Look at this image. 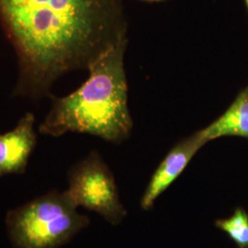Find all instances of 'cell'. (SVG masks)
<instances>
[{
  "mask_svg": "<svg viewBox=\"0 0 248 248\" xmlns=\"http://www.w3.org/2000/svg\"><path fill=\"white\" fill-rule=\"evenodd\" d=\"M216 226L226 232L239 248H248V215L243 209H236L226 219L218 220Z\"/></svg>",
  "mask_w": 248,
  "mask_h": 248,
  "instance_id": "cell-8",
  "label": "cell"
},
{
  "mask_svg": "<svg viewBox=\"0 0 248 248\" xmlns=\"http://www.w3.org/2000/svg\"><path fill=\"white\" fill-rule=\"evenodd\" d=\"M144 1H151V2H155V1H162V0H144Z\"/></svg>",
  "mask_w": 248,
  "mask_h": 248,
  "instance_id": "cell-9",
  "label": "cell"
},
{
  "mask_svg": "<svg viewBox=\"0 0 248 248\" xmlns=\"http://www.w3.org/2000/svg\"><path fill=\"white\" fill-rule=\"evenodd\" d=\"M246 1V4H247V6H248V0H245Z\"/></svg>",
  "mask_w": 248,
  "mask_h": 248,
  "instance_id": "cell-10",
  "label": "cell"
},
{
  "mask_svg": "<svg viewBox=\"0 0 248 248\" xmlns=\"http://www.w3.org/2000/svg\"><path fill=\"white\" fill-rule=\"evenodd\" d=\"M127 40L113 46L89 67L88 80L71 94L53 99L39 132L53 137L88 133L111 142L124 141L132 131L124 70Z\"/></svg>",
  "mask_w": 248,
  "mask_h": 248,
  "instance_id": "cell-2",
  "label": "cell"
},
{
  "mask_svg": "<svg viewBox=\"0 0 248 248\" xmlns=\"http://www.w3.org/2000/svg\"></svg>",
  "mask_w": 248,
  "mask_h": 248,
  "instance_id": "cell-11",
  "label": "cell"
},
{
  "mask_svg": "<svg viewBox=\"0 0 248 248\" xmlns=\"http://www.w3.org/2000/svg\"><path fill=\"white\" fill-rule=\"evenodd\" d=\"M65 191H50L9 211L6 226L15 248H59L89 225Z\"/></svg>",
  "mask_w": 248,
  "mask_h": 248,
  "instance_id": "cell-3",
  "label": "cell"
},
{
  "mask_svg": "<svg viewBox=\"0 0 248 248\" xmlns=\"http://www.w3.org/2000/svg\"><path fill=\"white\" fill-rule=\"evenodd\" d=\"M0 22L18 58L14 95L31 99L127 40L123 0H0Z\"/></svg>",
  "mask_w": 248,
  "mask_h": 248,
  "instance_id": "cell-1",
  "label": "cell"
},
{
  "mask_svg": "<svg viewBox=\"0 0 248 248\" xmlns=\"http://www.w3.org/2000/svg\"><path fill=\"white\" fill-rule=\"evenodd\" d=\"M68 183L66 192L78 207L98 213L112 225L124 221L127 213L115 179L97 153L90 154L71 169Z\"/></svg>",
  "mask_w": 248,
  "mask_h": 248,
  "instance_id": "cell-4",
  "label": "cell"
},
{
  "mask_svg": "<svg viewBox=\"0 0 248 248\" xmlns=\"http://www.w3.org/2000/svg\"><path fill=\"white\" fill-rule=\"evenodd\" d=\"M205 143L199 132L182 140L169 152L154 173L141 201V207L147 211L177 177Z\"/></svg>",
  "mask_w": 248,
  "mask_h": 248,
  "instance_id": "cell-5",
  "label": "cell"
},
{
  "mask_svg": "<svg viewBox=\"0 0 248 248\" xmlns=\"http://www.w3.org/2000/svg\"><path fill=\"white\" fill-rule=\"evenodd\" d=\"M206 142L223 136L248 138V90H246L218 120L199 132Z\"/></svg>",
  "mask_w": 248,
  "mask_h": 248,
  "instance_id": "cell-7",
  "label": "cell"
},
{
  "mask_svg": "<svg viewBox=\"0 0 248 248\" xmlns=\"http://www.w3.org/2000/svg\"><path fill=\"white\" fill-rule=\"evenodd\" d=\"M35 117L28 112L8 133L0 134V177L22 174L37 142Z\"/></svg>",
  "mask_w": 248,
  "mask_h": 248,
  "instance_id": "cell-6",
  "label": "cell"
}]
</instances>
